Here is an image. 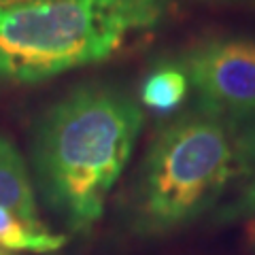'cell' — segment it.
I'll use <instances>...</instances> for the list:
<instances>
[{"label": "cell", "instance_id": "cell-9", "mask_svg": "<svg viewBox=\"0 0 255 255\" xmlns=\"http://www.w3.org/2000/svg\"><path fill=\"white\" fill-rule=\"evenodd\" d=\"M0 255H4V253H2V251H0Z\"/></svg>", "mask_w": 255, "mask_h": 255}, {"label": "cell", "instance_id": "cell-3", "mask_svg": "<svg viewBox=\"0 0 255 255\" xmlns=\"http://www.w3.org/2000/svg\"><path fill=\"white\" fill-rule=\"evenodd\" d=\"M166 0H19L0 6V81L41 83L109 60L155 28Z\"/></svg>", "mask_w": 255, "mask_h": 255}, {"label": "cell", "instance_id": "cell-1", "mask_svg": "<svg viewBox=\"0 0 255 255\" xmlns=\"http://www.w3.org/2000/svg\"><path fill=\"white\" fill-rule=\"evenodd\" d=\"M130 209L145 234L255 213V115L196 107L172 119L142 159Z\"/></svg>", "mask_w": 255, "mask_h": 255}, {"label": "cell", "instance_id": "cell-8", "mask_svg": "<svg viewBox=\"0 0 255 255\" xmlns=\"http://www.w3.org/2000/svg\"><path fill=\"white\" fill-rule=\"evenodd\" d=\"M13 2H19V0H0V6H6V4H13Z\"/></svg>", "mask_w": 255, "mask_h": 255}, {"label": "cell", "instance_id": "cell-6", "mask_svg": "<svg viewBox=\"0 0 255 255\" xmlns=\"http://www.w3.org/2000/svg\"><path fill=\"white\" fill-rule=\"evenodd\" d=\"M0 206L28 217H38L36 196L26 162L4 136H0Z\"/></svg>", "mask_w": 255, "mask_h": 255}, {"label": "cell", "instance_id": "cell-4", "mask_svg": "<svg viewBox=\"0 0 255 255\" xmlns=\"http://www.w3.org/2000/svg\"><path fill=\"white\" fill-rule=\"evenodd\" d=\"M196 107L215 113L255 115V41L213 38L179 60Z\"/></svg>", "mask_w": 255, "mask_h": 255}, {"label": "cell", "instance_id": "cell-5", "mask_svg": "<svg viewBox=\"0 0 255 255\" xmlns=\"http://www.w3.org/2000/svg\"><path fill=\"white\" fill-rule=\"evenodd\" d=\"M66 245V234L53 232L41 217L15 213L0 206V249L51 253Z\"/></svg>", "mask_w": 255, "mask_h": 255}, {"label": "cell", "instance_id": "cell-2", "mask_svg": "<svg viewBox=\"0 0 255 255\" xmlns=\"http://www.w3.org/2000/svg\"><path fill=\"white\" fill-rule=\"evenodd\" d=\"M140 130V107L111 85H81L47 111L34 138L36 183L73 232L100 221Z\"/></svg>", "mask_w": 255, "mask_h": 255}, {"label": "cell", "instance_id": "cell-7", "mask_svg": "<svg viewBox=\"0 0 255 255\" xmlns=\"http://www.w3.org/2000/svg\"><path fill=\"white\" fill-rule=\"evenodd\" d=\"M189 94V81L179 62L155 66L140 85V102L155 113H170Z\"/></svg>", "mask_w": 255, "mask_h": 255}]
</instances>
